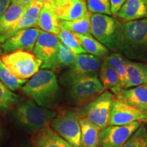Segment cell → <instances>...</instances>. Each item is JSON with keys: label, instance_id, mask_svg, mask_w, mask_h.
I'll use <instances>...</instances> for the list:
<instances>
[{"label": "cell", "instance_id": "obj_1", "mask_svg": "<svg viewBox=\"0 0 147 147\" xmlns=\"http://www.w3.org/2000/svg\"><path fill=\"white\" fill-rule=\"evenodd\" d=\"M117 51L131 59H147V18L121 23Z\"/></svg>", "mask_w": 147, "mask_h": 147}, {"label": "cell", "instance_id": "obj_2", "mask_svg": "<svg viewBox=\"0 0 147 147\" xmlns=\"http://www.w3.org/2000/svg\"><path fill=\"white\" fill-rule=\"evenodd\" d=\"M22 90L37 105L48 107L53 104L57 96V78L50 69H42L22 87Z\"/></svg>", "mask_w": 147, "mask_h": 147}, {"label": "cell", "instance_id": "obj_3", "mask_svg": "<svg viewBox=\"0 0 147 147\" xmlns=\"http://www.w3.org/2000/svg\"><path fill=\"white\" fill-rule=\"evenodd\" d=\"M14 115L16 121L24 128L36 133L51 125L57 113L37 105L33 100H26L16 106Z\"/></svg>", "mask_w": 147, "mask_h": 147}, {"label": "cell", "instance_id": "obj_4", "mask_svg": "<svg viewBox=\"0 0 147 147\" xmlns=\"http://www.w3.org/2000/svg\"><path fill=\"white\" fill-rule=\"evenodd\" d=\"M5 67L16 77L27 80L39 71L42 61L29 51H17L1 56Z\"/></svg>", "mask_w": 147, "mask_h": 147}, {"label": "cell", "instance_id": "obj_5", "mask_svg": "<svg viewBox=\"0 0 147 147\" xmlns=\"http://www.w3.org/2000/svg\"><path fill=\"white\" fill-rule=\"evenodd\" d=\"M121 23L112 16L102 14H92L91 35L106 48L117 51L118 34Z\"/></svg>", "mask_w": 147, "mask_h": 147}, {"label": "cell", "instance_id": "obj_6", "mask_svg": "<svg viewBox=\"0 0 147 147\" xmlns=\"http://www.w3.org/2000/svg\"><path fill=\"white\" fill-rule=\"evenodd\" d=\"M115 97L111 92L104 91L95 100L83 106L80 117L87 118L101 131L109 125L110 110Z\"/></svg>", "mask_w": 147, "mask_h": 147}, {"label": "cell", "instance_id": "obj_7", "mask_svg": "<svg viewBox=\"0 0 147 147\" xmlns=\"http://www.w3.org/2000/svg\"><path fill=\"white\" fill-rule=\"evenodd\" d=\"M53 130L72 147H81L80 115L73 110H65L57 115L51 123Z\"/></svg>", "mask_w": 147, "mask_h": 147}, {"label": "cell", "instance_id": "obj_8", "mask_svg": "<svg viewBox=\"0 0 147 147\" xmlns=\"http://www.w3.org/2000/svg\"><path fill=\"white\" fill-rule=\"evenodd\" d=\"M69 95L74 104L84 106L104 92L103 85L97 76L82 77L69 84Z\"/></svg>", "mask_w": 147, "mask_h": 147}, {"label": "cell", "instance_id": "obj_9", "mask_svg": "<svg viewBox=\"0 0 147 147\" xmlns=\"http://www.w3.org/2000/svg\"><path fill=\"white\" fill-rule=\"evenodd\" d=\"M101 66L100 59L87 54L76 55V59L63 75V81L69 84L76 79L87 76H97Z\"/></svg>", "mask_w": 147, "mask_h": 147}, {"label": "cell", "instance_id": "obj_10", "mask_svg": "<svg viewBox=\"0 0 147 147\" xmlns=\"http://www.w3.org/2000/svg\"><path fill=\"white\" fill-rule=\"evenodd\" d=\"M140 121L124 125H108L100 132L101 147H123L140 126Z\"/></svg>", "mask_w": 147, "mask_h": 147}, {"label": "cell", "instance_id": "obj_11", "mask_svg": "<svg viewBox=\"0 0 147 147\" xmlns=\"http://www.w3.org/2000/svg\"><path fill=\"white\" fill-rule=\"evenodd\" d=\"M147 118V110L129 105L115 97L110 110L109 125H124L134 121H144Z\"/></svg>", "mask_w": 147, "mask_h": 147}, {"label": "cell", "instance_id": "obj_12", "mask_svg": "<svg viewBox=\"0 0 147 147\" xmlns=\"http://www.w3.org/2000/svg\"><path fill=\"white\" fill-rule=\"evenodd\" d=\"M61 41L56 35L40 31L33 53L42 61V69H51L57 53Z\"/></svg>", "mask_w": 147, "mask_h": 147}, {"label": "cell", "instance_id": "obj_13", "mask_svg": "<svg viewBox=\"0 0 147 147\" xmlns=\"http://www.w3.org/2000/svg\"><path fill=\"white\" fill-rule=\"evenodd\" d=\"M40 31L37 27H31L16 32L1 44L3 52L11 53L17 51H33Z\"/></svg>", "mask_w": 147, "mask_h": 147}, {"label": "cell", "instance_id": "obj_14", "mask_svg": "<svg viewBox=\"0 0 147 147\" xmlns=\"http://www.w3.org/2000/svg\"><path fill=\"white\" fill-rule=\"evenodd\" d=\"M48 3L61 21H73L87 12L85 0H49Z\"/></svg>", "mask_w": 147, "mask_h": 147}, {"label": "cell", "instance_id": "obj_15", "mask_svg": "<svg viewBox=\"0 0 147 147\" xmlns=\"http://www.w3.org/2000/svg\"><path fill=\"white\" fill-rule=\"evenodd\" d=\"M42 6L43 3L33 0L32 3L26 8L23 16L19 18L15 25L11 27L2 36L0 37V43H3L7 39L19 31L36 27L38 16Z\"/></svg>", "mask_w": 147, "mask_h": 147}, {"label": "cell", "instance_id": "obj_16", "mask_svg": "<svg viewBox=\"0 0 147 147\" xmlns=\"http://www.w3.org/2000/svg\"><path fill=\"white\" fill-rule=\"evenodd\" d=\"M32 144L34 147H72L49 127L41 129L34 134Z\"/></svg>", "mask_w": 147, "mask_h": 147}, {"label": "cell", "instance_id": "obj_17", "mask_svg": "<svg viewBox=\"0 0 147 147\" xmlns=\"http://www.w3.org/2000/svg\"><path fill=\"white\" fill-rule=\"evenodd\" d=\"M123 23L147 18V5L143 0H127L117 14Z\"/></svg>", "mask_w": 147, "mask_h": 147}, {"label": "cell", "instance_id": "obj_18", "mask_svg": "<svg viewBox=\"0 0 147 147\" xmlns=\"http://www.w3.org/2000/svg\"><path fill=\"white\" fill-rule=\"evenodd\" d=\"M115 96L129 105L144 110L147 106V84L123 89Z\"/></svg>", "mask_w": 147, "mask_h": 147}, {"label": "cell", "instance_id": "obj_19", "mask_svg": "<svg viewBox=\"0 0 147 147\" xmlns=\"http://www.w3.org/2000/svg\"><path fill=\"white\" fill-rule=\"evenodd\" d=\"M37 26L44 32L51 33L56 36L59 34L61 30L60 20L47 2L43 3L38 16Z\"/></svg>", "mask_w": 147, "mask_h": 147}, {"label": "cell", "instance_id": "obj_20", "mask_svg": "<svg viewBox=\"0 0 147 147\" xmlns=\"http://www.w3.org/2000/svg\"><path fill=\"white\" fill-rule=\"evenodd\" d=\"M127 84L125 89L147 84V64L126 59Z\"/></svg>", "mask_w": 147, "mask_h": 147}, {"label": "cell", "instance_id": "obj_21", "mask_svg": "<svg viewBox=\"0 0 147 147\" xmlns=\"http://www.w3.org/2000/svg\"><path fill=\"white\" fill-rule=\"evenodd\" d=\"M99 76L104 91L110 90L116 95L123 89L117 74L104 60L101 64Z\"/></svg>", "mask_w": 147, "mask_h": 147}, {"label": "cell", "instance_id": "obj_22", "mask_svg": "<svg viewBox=\"0 0 147 147\" xmlns=\"http://www.w3.org/2000/svg\"><path fill=\"white\" fill-rule=\"evenodd\" d=\"M26 7L12 1L8 10L0 18V37L15 25L26 10Z\"/></svg>", "mask_w": 147, "mask_h": 147}, {"label": "cell", "instance_id": "obj_23", "mask_svg": "<svg viewBox=\"0 0 147 147\" xmlns=\"http://www.w3.org/2000/svg\"><path fill=\"white\" fill-rule=\"evenodd\" d=\"M81 147H99L100 130L87 118L80 117Z\"/></svg>", "mask_w": 147, "mask_h": 147}, {"label": "cell", "instance_id": "obj_24", "mask_svg": "<svg viewBox=\"0 0 147 147\" xmlns=\"http://www.w3.org/2000/svg\"><path fill=\"white\" fill-rule=\"evenodd\" d=\"M75 34L87 53L100 59H104L108 55L109 51L108 48L95 39L93 36H86L79 34Z\"/></svg>", "mask_w": 147, "mask_h": 147}, {"label": "cell", "instance_id": "obj_25", "mask_svg": "<svg viewBox=\"0 0 147 147\" xmlns=\"http://www.w3.org/2000/svg\"><path fill=\"white\" fill-rule=\"evenodd\" d=\"M91 13L89 11L83 16L73 21H60L61 27L74 33L86 36H92L91 32Z\"/></svg>", "mask_w": 147, "mask_h": 147}, {"label": "cell", "instance_id": "obj_26", "mask_svg": "<svg viewBox=\"0 0 147 147\" xmlns=\"http://www.w3.org/2000/svg\"><path fill=\"white\" fill-rule=\"evenodd\" d=\"M104 60L113 68L118 75L123 89L125 88L127 84L126 59L120 53H113L104 58Z\"/></svg>", "mask_w": 147, "mask_h": 147}, {"label": "cell", "instance_id": "obj_27", "mask_svg": "<svg viewBox=\"0 0 147 147\" xmlns=\"http://www.w3.org/2000/svg\"><path fill=\"white\" fill-rule=\"evenodd\" d=\"M76 57V54L61 42L51 69L54 70L61 67H69L74 62Z\"/></svg>", "mask_w": 147, "mask_h": 147}, {"label": "cell", "instance_id": "obj_28", "mask_svg": "<svg viewBox=\"0 0 147 147\" xmlns=\"http://www.w3.org/2000/svg\"><path fill=\"white\" fill-rule=\"evenodd\" d=\"M57 37L61 42L70 49L74 54L79 55L87 53L74 33L61 27L60 32L57 35Z\"/></svg>", "mask_w": 147, "mask_h": 147}, {"label": "cell", "instance_id": "obj_29", "mask_svg": "<svg viewBox=\"0 0 147 147\" xmlns=\"http://www.w3.org/2000/svg\"><path fill=\"white\" fill-rule=\"evenodd\" d=\"M0 81L10 91H15L26 83V80H22L16 77L5 65L0 58Z\"/></svg>", "mask_w": 147, "mask_h": 147}, {"label": "cell", "instance_id": "obj_30", "mask_svg": "<svg viewBox=\"0 0 147 147\" xmlns=\"http://www.w3.org/2000/svg\"><path fill=\"white\" fill-rule=\"evenodd\" d=\"M20 97L8 89L0 81V109L7 110L12 108L19 100Z\"/></svg>", "mask_w": 147, "mask_h": 147}, {"label": "cell", "instance_id": "obj_31", "mask_svg": "<svg viewBox=\"0 0 147 147\" xmlns=\"http://www.w3.org/2000/svg\"><path fill=\"white\" fill-rule=\"evenodd\" d=\"M123 147H147L146 126L140 125Z\"/></svg>", "mask_w": 147, "mask_h": 147}, {"label": "cell", "instance_id": "obj_32", "mask_svg": "<svg viewBox=\"0 0 147 147\" xmlns=\"http://www.w3.org/2000/svg\"><path fill=\"white\" fill-rule=\"evenodd\" d=\"M87 7L91 14L113 15L110 0H87Z\"/></svg>", "mask_w": 147, "mask_h": 147}, {"label": "cell", "instance_id": "obj_33", "mask_svg": "<svg viewBox=\"0 0 147 147\" xmlns=\"http://www.w3.org/2000/svg\"><path fill=\"white\" fill-rule=\"evenodd\" d=\"M126 1L127 0H110L112 14L117 15V12Z\"/></svg>", "mask_w": 147, "mask_h": 147}, {"label": "cell", "instance_id": "obj_34", "mask_svg": "<svg viewBox=\"0 0 147 147\" xmlns=\"http://www.w3.org/2000/svg\"><path fill=\"white\" fill-rule=\"evenodd\" d=\"M12 0H0V18L3 16L5 11L10 6Z\"/></svg>", "mask_w": 147, "mask_h": 147}, {"label": "cell", "instance_id": "obj_35", "mask_svg": "<svg viewBox=\"0 0 147 147\" xmlns=\"http://www.w3.org/2000/svg\"><path fill=\"white\" fill-rule=\"evenodd\" d=\"M12 1H14V2L20 3V4L23 5V6L27 8L32 3L33 0H12Z\"/></svg>", "mask_w": 147, "mask_h": 147}, {"label": "cell", "instance_id": "obj_36", "mask_svg": "<svg viewBox=\"0 0 147 147\" xmlns=\"http://www.w3.org/2000/svg\"><path fill=\"white\" fill-rule=\"evenodd\" d=\"M34 1H39V2H41L42 3L47 2L49 1V0H34Z\"/></svg>", "mask_w": 147, "mask_h": 147}, {"label": "cell", "instance_id": "obj_37", "mask_svg": "<svg viewBox=\"0 0 147 147\" xmlns=\"http://www.w3.org/2000/svg\"><path fill=\"white\" fill-rule=\"evenodd\" d=\"M3 53V51L2 48H1V45H0V56H2Z\"/></svg>", "mask_w": 147, "mask_h": 147}, {"label": "cell", "instance_id": "obj_38", "mask_svg": "<svg viewBox=\"0 0 147 147\" xmlns=\"http://www.w3.org/2000/svg\"><path fill=\"white\" fill-rule=\"evenodd\" d=\"M143 1H144V2L147 5V0H143Z\"/></svg>", "mask_w": 147, "mask_h": 147}, {"label": "cell", "instance_id": "obj_39", "mask_svg": "<svg viewBox=\"0 0 147 147\" xmlns=\"http://www.w3.org/2000/svg\"><path fill=\"white\" fill-rule=\"evenodd\" d=\"M144 122H146V123H147V118H146V119H145V120L144 121Z\"/></svg>", "mask_w": 147, "mask_h": 147}, {"label": "cell", "instance_id": "obj_40", "mask_svg": "<svg viewBox=\"0 0 147 147\" xmlns=\"http://www.w3.org/2000/svg\"><path fill=\"white\" fill-rule=\"evenodd\" d=\"M144 110H147V106H146V107H145V108H144Z\"/></svg>", "mask_w": 147, "mask_h": 147}, {"label": "cell", "instance_id": "obj_41", "mask_svg": "<svg viewBox=\"0 0 147 147\" xmlns=\"http://www.w3.org/2000/svg\"><path fill=\"white\" fill-rule=\"evenodd\" d=\"M146 129H147V123H146Z\"/></svg>", "mask_w": 147, "mask_h": 147}]
</instances>
